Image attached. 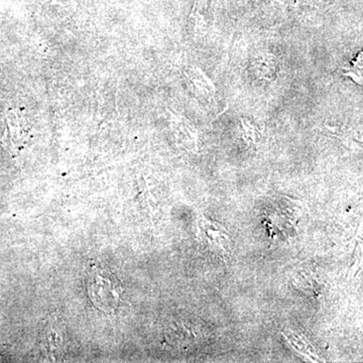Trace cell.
Listing matches in <instances>:
<instances>
[{"label": "cell", "mask_w": 363, "mask_h": 363, "mask_svg": "<svg viewBox=\"0 0 363 363\" xmlns=\"http://www.w3.org/2000/svg\"><path fill=\"white\" fill-rule=\"evenodd\" d=\"M252 71L255 78L264 82L277 81L279 74V61L271 54H262L252 62Z\"/></svg>", "instance_id": "obj_3"}, {"label": "cell", "mask_w": 363, "mask_h": 363, "mask_svg": "<svg viewBox=\"0 0 363 363\" xmlns=\"http://www.w3.org/2000/svg\"><path fill=\"white\" fill-rule=\"evenodd\" d=\"M345 76H350L354 82L362 85V52H360L355 61H351V67L344 73Z\"/></svg>", "instance_id": "obj_7"}, {"label": "cell", "mask_w": 363, "mask_h": 363, "mask_svg": "<svg viewBox=\"0 0 363 363\" xmlns=\"http://www.w3.org/2000/svg\"><path fill=\"white\" fill-rule=\"evenodd\" d=\"M199 229V240L207 250L221 259L228 257L230 253V236L221 226L201 217Z\"/></svg>", "instance_id": "obj_2"}, {"label": "cell", "mask_w": 363, "mask_h": 363, "mask_svg": "<svg viewBox=\"0 0 363 363\" xmlns=\"http://www.w3.org/2000/svg\"><path fill=\"white\" fill-rule=\"evenodd\" d=\"M286 337L288 339L289 342L292 344L293 347L295 348L298 352H302L305 357L311 358V359H317L318 357L315 351L312 350L311 346L308 345L307 342H305L304 338L298 337L296 334L291 333V332H286Z\"/></svg>", "instance_id": "obj_6"}, {"label": "cell", "mask_w": 363, "mask_h": 363, "mask_svg": "<svg viewBox=\"0 0 363 363\" xmlns=\"http://www.w3.org/2000/svg\"><path fill=\"white\" fill-rule=\"evenodd\" d=\"M187 77L192 83L198 96L204 99L207 104L214 99L216 89L213 82L199 68H191L187 73Z\"/></svg>", "instance_id": "obj_4"}, {"label": "cell", "mask_w": 363, "mask_h": 363, "mask_svg": "<svg viewBox=\"0 0 363 363\" xmlns=\"http://www.w3.org/2000/svg\"><path fill=\"white\" fill-rule=\"evenodd\" d=\"M241 126H242V135L245 142L250 149H257L260 143V135L259 130L253 126L247 119L241 118Z\"/></svg>", "instance_id": "obj_5"}, {"label": "cell", "mask_w": 363, "mask_h": 363, "mask_svg": "<svg viewBox=\"0 0 363 363\" xmlns=\"http://www.w3.org/2000/svg\"><path fill=\"white\" fill-rule=\"evenodd\" d=\"M87 292L92 304L105 314H114L123 300L121 281L105 269H98L90 272Z\"/></svg>", "instance_id": "obj_1"}]
</instances>
